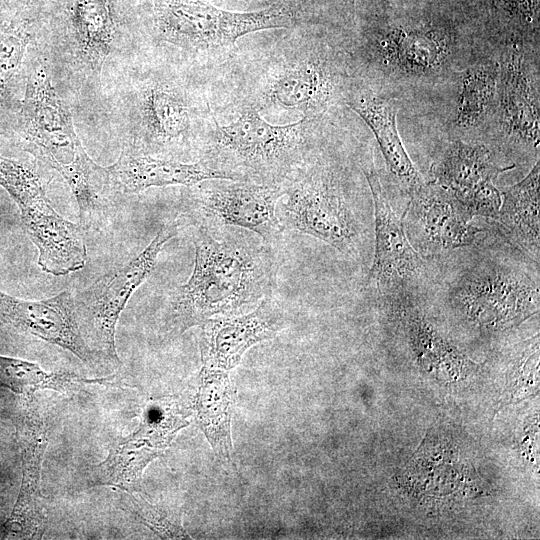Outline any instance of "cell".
Instances as JSON below:
<instances>
[{"mask_svg":"<svg viewBox=\"0 0 540 540\" xmlns=\"http://www.w3.org/2000/svg\"><path fill=\"white\" fill-rule=\"evenodd\" d=\"M252 233L232 226L196 228L192 274L171 293L167 303L168 332L182 334L209 319L236 314L272 295L278 258L273 245Z\"/></svg>","mask_w":540,"mask_h":540,"instance_id":"obj_1","label":"cell"},{"mask_svg":"<svg viewBox=\"0 0 540 540\" xmlns=\"http://www.w3.org/2000/svg\"><path fill=\"white\" fill-rule=\"evenodd\" d=\"M22 120L29 151L58 171L75 196L82 229L100 228L107 219L109 193L114 189L108 168L99 166L84 150L43 68L30 76Z\"/></svg>","mask_w":540,"mask_h":540,"instance_id":"obj_2","label":"cell"},{"mask_svg":"<svg viewBox=\"0 0 540 540\" xmlns=\"http://www.w3.org/2000/svg\"><path fill=\"white\" fill-rule=\"evenodd\" d=\"M310 120L272 125L254 108L227 125L214 120L201 161L230 180L283 185L307 162Z\"/></svg>","mask_w":540,"mask_h":540,"instance_id":"obj_3","label":"cell"},{"mask_svg":"<svg viewBox=\"0 0 540 540\" xmlns=\"http://www.w3.org/2000/svg\"><path fill=\"white\" fill-rule=\"evenodd\" d=\"M0 186L19 208L23 226L38 249V265L43 272L64 276L85 266L84 230L53 208L32 169L0 156Z\"/></svg>","mask_w":540,"mask_h":540,"instance_id":"obj_4","label":"cell"},{"mask_svg":"<svg viewBox=\"0 0 540 540\" xmlns=\"http://www.w3.org/2000/svg\"><path fill=\"white\" fill-rule=\"evenodd\" d=\"M179 226L178 221L164 224L137 256L74 296L82 333L87 343H92L93 350L104 358L120 363L115 342L119 317L132 294L152 272L164 245L178 234Z\"/></svg>","mask_w":540,"mask_h":540,"instance_id":"obj_5","label":"cell"},{"mask_svg":"<svg viewBox=\"0 0 540 540\" xmlns=\"http://www.w3.org/2000/svg\"><path fill=\"white\" fill-rule=\"evenodd\" d=\"M158 28L172 44L195 50H221L251 32L285 28L292 13L285 6L254 12H232L199 0H158Z\"/></svg>","mask_w":540,"mask_h":540,"instance_id":"obj_6","label":"cell"},{"mask_svg":"<svg viewBox=\"0 0 540 540\" xmlns=\"http://www.w3.org/2000/svg\"><path fill=\"white\" fill-rule=\"evenodd\" d=\"M215 180L190 186L183 214L188 224L204 229L238 227L255 233L270 245L277 243L284 230L276 213L284 184Z\"/></svg>","mask_w":540,"mask_h":540,"instance_id":"obj_7","label":"cell"},{"mask_svg":"<svg viewBox=\"0 0 540 540\" xmlns=\"http://www.w3.org/2000/svg\"><path fill=\"white\" fill-rule=\"evenodd\" d=\"M452 305L479 327L516 326L539 310V284L525 272L484 263L463 273L449 292Z\"/></svg>","mask_w":540,"mask_h":540,"instance_id":"obj_8","label":"cell"},{"mask_svg":"<svg viewBox=\"0 0 540 540\" xmlns=\"http://www.w3.org/2000/svg\"><path fill=\"white\" fill-rule=\"evenodd\" d=\"M284 189L278 217L283 228L320 239L343 254L356 252L353 213L329 173L303 167Z\"/></svg>","mask_w":540,"mask_h":540,"instance_id":"obj_9","label":"cell"},{"mask_svg":"<svg viewBox=\"0 0 540 540\" xmlns=\"http://www.w3.org/2000/svg\"><path fill=\"white\" fill-rule=\"evenodd\" d=\"M364 174L375 216V251L366 286L394 300L409 298L424 284L427 268L408 238L403 217L393 210L377 173L364 170Z\"/></svg>","mask_w":540,"mask_h":540,"instance_id":"obj_10","label":"cell"},{"mask_svg":"<svg viewBox=\"0 0 540 540\" xmlns=\"http://www.w3.org/2000/svg\"><path fill=\"white\" fill-rule=\"evenodd\" d=\"M515 168V164L496 165L487 147L453 142L431 167L433 182L447 190L474 218L494 219L501 205V191L494 185L497 177Z\"/></svg>","mask_w":540,"mask_h":540,"instance_id":"obj_11","label":"cell"},{"mask_svg":"<svg viewBox=\"0 0 540 540\" xmlns=\"http://www.w3.org/2000/svg\"><path fill=\"white\" fill-rule=\"evenodd\" d=\"M403 213L410 242L426 252L438 253L471 245L480 229L473 217L447 190L431 181L410 194Z\"/></svg>","mask_w":540,"mask_h":540,"instance_id":"obj_12","label":"cell"},{"mask_svg":"<svg viewBox=\"0 0 540 540\" xmlns=\"http://www.w3.org/2000/svg\"><path fill=\"white\" fill-rule=\"evenodd\" d=\"M0 317L17 330L57 345L93 366L99 354L87 343L68 290L42 300H24L0 291Z\"/></svg>","mask_w":540,"mask_h":540,"instance_id":"obj_13","label":"cell"},{"mask_svg":"<svg viewBox=\"0 0 540 540\" xmlns=\"http://www.w3.org/2000/svg\"><path fill=\"white\" fill-rule=\"evenodd\" d=\"M286 320L283 307L271 295L247 314L205 321L199 340L203 366L229 372L249 348L281 331Z\"/></svg>","mask_w":540,"mask_h":540,"instance_id":"obj_14","label":"cell"},{"mask_svg":"<svg viewBox=\"0 0 540 540\" xmlns=\"http://www.w3.org/2000/svg\"><path fill=\"white\" fill-rule=\"evenodd\" d=\"M526 53L518 42L507 45L498 71L497 94L507 132L539 145V93Z\"/></svg>","mask_w":540,"mask_h":540,"instance_id":"obj_15","label":"cell"},{"mask_svg":"<svg viewBox=\"0 0 540 540\" xmlns=\"http://www.w3.org/2000/svg\"><path fill=\"white\" fill-rule=\"evenodd\" d=\"M336 87V79L326 63L306 58L277 70L268 81L265 95L269 102L298 110L312 119L327 109Z\"/></svg>","mask_w":540,"mask_h":540,"instance_id":"obj_16","label":"cell"},{"mask_svg":"<svg viewBox=\"0 0 540 540\" xmlns=\"http://www.w3.org/2000/svg\"><path fill=\"white\" fill-rule=\"evenodd\" d=\"M107 168L114 189L124 193H138L150 187L169 185L190 187L210 179L230 180L225 173L209 167L201 160L183 163L131 152H123Z\"/></svg>","mask_w":540,"mask_h":540,"instance_id":"obj_17","label":"cell"},{"mask_svg":"<svg viewBox=\"0 0 540 540\" xmlns=\"http://www.w3.org/2000/svg\"><path fill=\"white\" fill-rule=\"evenodd\" d=\"M346 104L369 126L389 171L408 193L423 185L424 181L406 152L397 129L398 102L365 91L351 96Z\"/></svg>","mask_w":540,"mask_h":540,"instance_id":"obj_18","label":"cell"},{"mask_svg":"<svg viewBox=\"0 0 540 540\" xmlns=\"http://www.w3.org/2000/svg\"><path fill=\"white\" fill-rule=\"evenodd\" d=\"M383 63L407 74H427L441 68L451 52L450 36L438 28L396 27L377 39Z\"/></svg>","mask_w":540,"mask_h":540,"instance_id":"obj_19","label":"cell"},{"mask_svg":"<svg viewBox=\"0 0 540 540\" xmlns=\"http://www.w3.org/2000/svg\"><path fill=\"white\" fill-rule=\"evenodd\" d=\"M540 165L539 160L518 183L501 192V205L493 219L504 237L534 262L540 249Z\"/></svg>","mask_w":540,"mask_h":540,"instance_id":"obj_20","label":"cell"},{"mask_svg":"<svg viewBox=\"0 0 540 540\" xmlns=\"http://www.w3.org/2000/svg\"><path fill=\"white\" fill-rule=\"evenodd\" d=\"M236 400L227 371L202 366L195 400L196 421L221 460L232 456L231 419Z\"/></svg>","mask_w":540,"mask_h":540,"instance_id":"obj_21","label":"cell"},{"mask_svg":"<svg viewBox=\"0 0 540 540\" xmlns=\"http://www.w3.org/2000/svg\"><path fill=\"white\" fill-rule=\"evenodd\" d=\"M27 424L22 452L23 480L13 519L26 534L39 536L46 524L41 504L40 475L48 438L44 420L39 415L33 414Z\"/></svg>","mask_w":540,"mask_h":540,"instance_id":"obj_22","label":"cell"},{"mask_svg":"<svg viewBox=\"0 0 540 540\" xmlns=\"http://www.w3.org/2000/svg\"><path fill=\"white\" fill-rule=\"evenodd\" d=\"M160 454V450L127 436L110 448L105 460L92 467L90 483L139 492L143 471Z\"/></svg>","mask_w":540,"mask_h":540,"instance_id":"obj_23","label":"cell"},{"mask_svg":"<svg viewBox=\"0 0 540 540\" xmlns=\"http://www.w3.org/2000/svg\"><path fill=\"white\" fill-rule=\"evenodd\" d=\"M146 128L155 143L167 144L179 140L189 127V110L174 92L152 86L143 100Z\"/></svg>","mask_w":540,"mask_h":540,"instance_id":"obj_24","label":"cell"},{"mask_svg":"<svg viewBox=\"0 0 540 540\" xmlns=\"http://www.w3.org/2000/svg\"><path fill=\"white\" fill-rule=\"evenodd\" d=\"M498 71L497 64L486 63L464 72L457 106L458 126L471 128L488 116L497 96Z\"/></svg>","mask_w":540,"mask_h":540,"instance_id":"obj_25","label":"cell"},{"mask_svg":"<svg viewBox=\"0 0 540 540\" xmlns=\"http://www.w3.org/2000/svg\"><path fill=\"white\" fill-rule=\"evenodd\" d=\"M188 415L189 412L172 398L152 401L145 408L138 428L130 436L162 451L178 431L189 424Z\"/></svg>","mask_w":540,"mask_h":540,"instance_id":"obj_26","label":"cell"},{"mask_svg":"<svg viewBox=\"0 0 540 540\" xmlns=\"http://www.w3.org/2000/svg\"><path fill=\"white\" fill-rule=\"evenodd\" d=\"M77 47L93 65H100L112 46V27L107 11L97 2L85 3L75 17Z\"/></svg>","mask_w":540,"mask_h":540,"instance_id":"obj_27","label":"cell"},{"mask_svg":"<svg viewBox=\"0 0 540 540\" xmlns=\"http://www.w3.org/2000/svg\"><path fill=\"white\" fill-rule=\"evenodd\" d=\"M122 491V490H121ZM126 499L125 506L148 528L161 538L189 539L175 513L169 512L146 501L138 492L122 491Z\"/></svg>","mask_w":540,"mask_h":540,"instance_id":"obj_28","label":"cell"},{"mask_svg":"<svg viewBox=\"0 0 540 540\" xmlns=\"http://www.w3.org/2000/svg\"><path fill=\"white\" fill-rule=\"evenodd\" d=\"M27 46V35L20 30H9L0 35V103L18 73Z\"/></svg>","mask_w":540,"mask_h":540,"instance_id":"obj_29","label":"cell"}]
</instances>
